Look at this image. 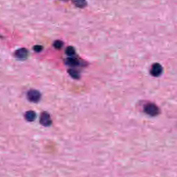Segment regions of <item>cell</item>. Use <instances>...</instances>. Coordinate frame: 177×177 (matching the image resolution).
<instances>
[{
  "mask_svg": "<svg viewBox=\"0 0 177 177\" xmlns=\"http://www.w3.org/2000/svg\"><path fill=\"white\" fill-rule=\"evenodd\" d=\"M143 110L147 115L151 117H155L160 114V108L158 107L152 103H149L145 105Z\"/></svg>",
  "mask_w": 177,
  "mask_h": 177,
  "instance_id": "6da1fadb",
  "label": "cell"
},
{
  "mask_svg": "<svg viewBox=\"0 0 177 177\" xmlns=\"http://www.w3.org/2000/svg\"><path fill=\"white\" fill-rule=\"evenodd\" d=\"M163 71V68L162 66L158 63L153 64L150 69V73L152 76L155 77H158L162 75Z\"/></svg>",
  "mask_w": 177,
  "mask_h": 177,
  "instance_id": "7a4b0ae2",
  "label": "cell"
},
{
  "mask_svg": "<svg viewBox=\"0 0 177 177\" xmlns=\"http://www.w3.org/2000/svg\"><path fill=\"white\" fill-rule=\"evenodd\" d=\"M28 100L33 103H37L41 98V94L39 91L36 90L31 89L29 91L27 94Z\"/></svg>",
  "mask_w": 177,
  "mask_h": 177,
  "instance_id": "3957f363",
  "label": "cell"
},
{
  "mask_svg": "<svg viewBox=\"0 0 177 177\" xmlns=\"http://www.w3.org/2000/svg\"><path fill=\"white\" fill-rule=\"evenodd\" d=\"M40 123L44 126H49L51 124L52 121L49 114L46 112H43L41 115Z\"/></svg>",
  "mask_w": 177,
  "mask_h": 177,
  "instance_id": "277c9868",
  "label": "cell"
},
{
  "mask_svg": "<svg viewBox=\"0 0 177 177\" xmlns=\"http://www.w3.org/2000/svg\"><path fill=\"white\" fill-rule=\"evenodd\" d=\"M29 55L28 50L24 48H21L17 50L15 52L16 57L20 59H24L27 58Z\"/></svg>",
  "mask_w": 177,
  "mask_h": 177,
  "instance_id": "5b68a950",
  "label": "cell"
},
{
  "mask_svg": "<svg viewBox=\"0 0 177 177\" xmlns=\"http://www.w3.org/2000/svg\"><path fill=\"white\" fill-rule=\"evenodd\" d=\"M24 117H25V119L28 121L32 122L33 121H34L36 118V114L34 112L30 110L26 112Z\"/></svg>",
  "mask_w": 177,
  "mask_h": 177,
  "instance_id": "8992f818",
  "label": "cell"
},
{
  "mask_svg": "<svg viewBox=\"0 0 177 177\" xmlns=\"http://www.w3.org/2000/svg\"><path fill=\"white\" fill-rule=\"evenodd\" d=\"M72 1L76 6L80 9L84 8L87 5L86 0H72Z\"/></svg>",
  "mask_w": 177,
  "mask_h": 177,
  "instance_id": "52a82bcc",
  "label": "cell"
},
{
  "mask_svg": "<svg viewBox=\"0 0 177 177\" xmlns=\"http://www.w3.org/2000/svg\"><path fill=\"white\" fill-rule=\"evenodd\" d=\"M66 63L71 66H77L79 65V61L76 58H67L66 60Z\"/></svg>",
  "mask_w": 177,
  "mask_h": 177,
  "instance_id": "ba28073f",
  "label": "cell"
},
{
  "mask_svg": "<svg viewBox=\"0 0 177 177\" xmlns=\"http://www.w3.org/2000/svg\"><path fill=\"white\" fill-rule=\"evenodd\" d=\"M65 53L67 55L69 56H72L74 55L75 53V50L73 47L69 46L66 49Z\"/></svg>",
  "mask_w": 177,
  "mask_h": 177,
  "instance_id": "9c48e42d",
  "label": "cell"
},
{
  "mask_svg": "<svg viewBox=\"0 0 177 177\" xmlns=\"http://www.w3.org/2000/svg\"><path fill=\"white\" fill-rule=\"evenodd\" d=\"M69 74L73 78L77 79L79 77V74L77 71H76L73 69H71L69 71Z\"/></svg>",
  "mask_w": 177,
  "mask_h": 177,
  "instance_id": "30bf717a",
  "label": "cell"
},
{
  "mask_svg": "<svg viewBox=\"0 0 177 177\" xmlns=\"http://www.w3.org/2000/svg\"><path fill=\"white\" fill-rule=\"evenodd\" d=\"M63 41H59V40H57L56 41H55L53 43V46L55 47V48H56L57 49H61L63 46Z\"/></svg>",
  "mask_w": 177,
  "mask_h": 177,
  "instance_id": "8fae6325",
  "label": "cell"
},
{
  "mask_svg": "<svg viewBox=\"0 0 177 177\" xmlns=\"http://www.w3.org/2000/svg\"><path fill=\"white\" fill-rule=\"evenodd\" d=\"M42 49H43V47L40 45H37L34 47V50L36 52H40L42 50Z\"/></svg>",
  "mask_w": 177,
  "mask_h": 177,
  "instance_id": "7c38bea8",
  "label": "cell"
},
{
  "mask_svg": "<svg viewBox=\"0 0 177 177\" xmlns=\"http://www.w3.org/2000/svg\"><path fill=\"white\" fill-rule=\"evenodd\" d=\"M63 1H69V0H63Z\"/></svg>",
  "mask_w": 177,
  "mask_h": 177,
  "instance_id": "4fadbf2b",
  "label": "cell"
}]
</instances>
